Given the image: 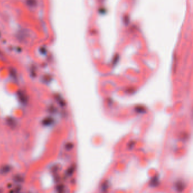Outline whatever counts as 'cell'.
Listing matches in <instances>:
<instances>
[{"mask_svg":"<svg viewBox=\"0 0 193 193\" xmlns=\"http://www.w3.org/2000/svg\"><path fill=\"white\" fill-rule=\"evenodd\" d=\"M54 122V120L53 118L50 117H48L45 118L42 121V124L45 125V126H48V125H50L52 124Z\"/></svg>","mask_w":193,"mask_h":193,"instance_id":"cell-4","label":"cell"},{"mask_svg":"<svg viewBox=\"0 0 193 193\" xmlns=\"http://www.w3.org/2000/svg\"><path fill=\"white\" fill-rule=\"evenodd\" d=\"M51 79H52L51 77H50L49 75H45V76L43 77V82L47 83V82H49L50 81Z\"/></svg>","mask_w":193,"mask_h":193,"instance_id":"cell-7","label":"cell"},{"mask_svg":"<svg viewBox=\"0 0 193 193\" xmlns=\"http://www.w3.org/2000/svg\"><path fill=\"white\" fill-rule=\"evenodd\" d=\"M17 96L18 98L19 101L20 102L22 103V104H26L28 102V98L27 95L24 92L22 91H19L17 93Z\"/></svg>","mask_w":193,"mask_h":193,"instance_id":"cell-1","label":"cell"},{"mask_svg":"<svg viewBox=\"0 0 193 193\" xmlns=\"http://www.w3.org/2000/svg\"><path fill=\"white\" fill-rule=\"evenodd\" d=\"M159 179L158 176H155L151 179L150 182H149V185H151L152 187H156L157 185H159Z\"/></svg>","mask_w":193,"mask_h":193,"instance_id":"cell-3","label":"cell"},{"mask_svg":"<svg viewBox=\"0 0 193 193\" xmlns=\"http://www.w3.org/2000/svg\"><path fill=\"white\" fill-rule=\"evenodd\" d=\"M10 74H11V76H12V77H13V78H15V79H16V72H15V70H14L13 69H11L10 70Z\"/></svg>","mask_w":193,"mask_h":193,"instance_id":"cell-8","label":"cell"},{"mask_svg":"<svg viewBox=\"0 0 193 193\" xmlns=\"http://www.w3.org/2000/svg\"><path fill=\"white\" fill-rule=\"evenodd\" d=\"M6 123L9 127H10L11 128L15 127V126H16V121H15V120L14 119L11 118V117H9L8 119H6Z\"/></svg>","mask_w":193,"mask_h":193,"instance_id":"cell-6","label":"cell"},{"mask_svg":"<svg viewBox=\"0 0 193 193\" xmlns=\"http://www.w3.org/2000/svg\"><path fill=\"white\" fill-rule=\"evenodd\" d=\"M176 189L178 192H182L185 187V182L182 180H178L176 183Z\"/></svg>","mask_w":193,"mask_h":193,"instance_id":"cell-2","label":"cell"},{"mask_svg":"<svg viewBox=\"0 0 193 193\" xmlns=\"http://www.w3.org/2000/svg\"><path fill=\"white\" fill-rule=\"evenodd\" d=\"M109 186V183L108 181H106L103 182V184L101 185V192L103 193H105L107 192V190Z\"/></svg>","mask_w":193,"mask_h":193,"instance_id":"cell-5","label":"cell"}]
</instances>
